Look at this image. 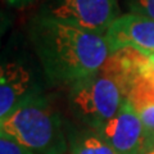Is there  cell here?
Instances as JSON below:
<instances>
[{"label":"cell","mask_w":154,"mask_h":154,"mask_svg":"<svg viewBox=\"0 0 154 154\" xmlns=\"http://www.w3.org/2000/svg\"><path fill=\"white\" fill-rule=\"evenodd\" d=\"M33 40L48 76L58 84L73 85L104 66L110 55L105 37L49 17H40Z\"/></svg>","instance_id":"cell-1"},{"label":"cell","mask_w":154,"mask_h":154,"mask_svg":"<svg viewBox=\"0 0 154 154\" xmlns=\"http://www.w3.org/2000/svg\"><path fill=\"white\" fill-rule=\"evenodd\" d=\"M126 100L127 80L117 53H112L98 72L71 85V108L93 130L113 118Z\"/></svg>","instance_id":"cell-2"},{"label":"cell","mask_w":154,"mask_h":154,"mask_svg":"<svg viewBox=\"0 0 154 154\" xmlns=\"http://www.w3.org/2000/svg\"><path fill=\"white\" fill-rule=\"evenodd\" d=\"M0 132L37 154H66L67 152L59 114L37 93L0 119Z\"/></svg>","instance_id":"cell-3"},{"label":"cell","mask_w":154,"mask_h":154,"mask_svg":"<svg viewBox=\"0 0 154 154\" xmlns=\"http://www.w3.org/2000/svg\"><path fill=\"white\" fill-rule=\"evenodd\" d=\"M117 9V0H53L45 17L105 36Z\"/></svg>","instance_id":"cell-4"},{"label":"cell","mask_w":154,"mask_h":154,"mask_svg":"<svg viewBox=\"0 0 154 154\" xmlns=\"http://www.w3.org/2000/svg\"><path fill=\"white\" fill-rule=\"evenodd\" d=\"M110 54L131 48L145 54H154V19L127 13L118 16L105 33Z\"/></svg>","instance_id":"cell-5"},{"label":"cell","mask_w":154,"mask_h":154,"mask_svg":"<svg viewBox=\"0 0 154 154\" xmlns=\"http://www.w3.org/2000/svg\"><path fill=\"white\" fill-rule=\"evenodd\" d=\"M117 154H140L145 143L144 126L139 113L127 102L117 114L95 130Z\"/></svg>","instance_id":"cell-6"},{"label":"cell","mask_w":154,"mask_h":154,"mask_svg":"<svg viewBox=\"0 0 154 154\" xmlns=\"http://www.w3.org/2000/svg\"><path fill=\"white\" fill-rule=\"evenodd\" d=\"M36 91L32 88L31 75L16 62L5 63L0 69V119L4 118Z\"/></svg>","instance_id":"cell-7"},{"label":"cell","mask_w":154,"mask_h":154,"mask_svg":"<svg viewBox=\"0 0 154 154\" xmlns=\"http://www.w3.org/2000/svg\"><path fill=\"white\" fill-rule=\"evenodd\" d=\"M69 154H117L95 130H84L72 135Z\"/></svg>","instance_id":"cell-8"},{"label":"cell","mask_w":154,"mask_h":154,"mask_svg":"<svg viewBox=\"0 0 154 154\" xmlns=\"http://www.w3.org/2000/svg\"><path fill=\"white\" fill-rule=\"evenodd\" d=\"M0 154H37L21 143L8 136L7 134L0 132Z\"/></svg>","instance_id":"cell-9"},{"label":"cell","mask_w":154,"mask_h":154,"mask_svg":"<svg viewBox=\"0 0 154 154\" xmlns=\"http://www.w3.org/2000/svg\"><path fill=\"white\" fill-rule=\"evenodd\" d=\"M137 113L143 122L144 134H145V143H144V145L154 144V105H150V107H146L141 110H139Z\"/></svg>","instance_id":"cell-10"},{"label":"cell","mask_w":154,"mask_h":154,"mask_svg":"<svg viewBox=\"0 0 154 154\" xmlns=\"http://www.w3.org/2000/svg\"><path fill=\"white\" fill-rule=\"evenodd\" d=\"M126 2L131 13L154 19V0H126Z\"/></svg>","instance_id":"cell-11"},{"label":"cell","mask_w":154,"mask_h":154,"mask_svg":"<svg viewBox=\"0 0 154 154\" xmlns=\"http://www.w3.org/2000/svg\"><path fill=\"white\" fill-rule=\"evenodd\" d=\"M32 0H7V3L9 4L11 7H14V8H22L30 4Z\"/></svg>","instance_id":"cell-12"},{"label":"cell","mask_w":154,"mask_h":154,"mask_svg":"<svg viewBox=\"0 0 154 154\" xmlns=\"http://www.w3.org/2000/svg\"><path fill=\"white\" fill-rule=\"evenodd\" d=\"M140 154H154V144H149V145H144L141 149Z\"/></svg>","instance_id":"cell-13"},{"label":"cell","mask_w":154,"mask_h":154,"mask_svg":"<svg viewBox=\"0 0 154 154\" xmlns=\"http://www.w3.org/2000/svg\"><path fill=\"white\" fill-rule=\"evenodd\" d=\"M150 60H152V64H153V68H154V54L150 55Z\"/></svg>","instance_id":"cell-14"},{"label":"cell","mask_w":154,"mask_h":154,"mask_svg":"<svg viewBox=\"0 0 154 154\" xmlns=\"http://www.w3.org/2000/svg\"><path fill=\"white\" fill-rule=\"evenodd\" d=\"M148 145H149V144H148Z\"/></svg>","instance_id":"cell-15"}]
</instances>
